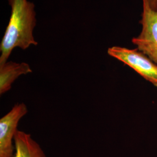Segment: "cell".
I'll use <instances>...</instances> for the list:
<instances>
[{
	"label": "cell",
	"mask_w": 157,
	"mask_h": 157,
	"mask_svg": "<svg viewBox=\"0 0 157 157\" xmlns=\"http://www.w3.org/2000/svg\"><path fill=\"white\" fill-rule=\"evenodd\" d=\"M32 72L30 66L26 62L7 61L0 65V94L10 90L12 83L20 76Z\"/></svg>",
	"instance_id": "5b68a950"
},
{
	"label": "cell",
	"mask_w": 157,
	"mask_h": 157,
	"mask_svg": "<svg viewBox=\"0 0 157 157\" xmlns=\"http://www.w3.org/2000/svg\"><path fill=\"white\" fill-rule=\"evenodd\" d=\"M109 56L132 68L141 76L157 87V64L137 48L113 46L108 49Z\"/></svg>",
	"instance_id": "7a4b0ae2"
},
{
	"label": "cell",
	"mask_w": 157,
	"mask_h": 157,
	"mask_svg": "<svg viewBox=\"0 0 157 157\" xmlns=\"http://www.w3.org/2000/svg\"><path fill=\"white\" fill-rule=\"evenodd\" d=\"M24 103H17L0 119V157H13L15 150L13 141L19 121L28 113Z\"/></svg>",
	"instance_id": "277c9868"
},
{
	"label": "cell",
	"mask_w": 157,
	"mask_h": 157,
	"mask_svg": "<svg viewBox=\"0 0 157 157\" xmlns=\"http://www.w3.org/2000/svg\"><path fill=\"white\" fill-rule=\"evenodd\" d=\"M147 1L151 8L154 10H157V0H147Z\"/></svg>",
	"instance_id": "52a82bcc"
},
{
	"label": "cell",
	"mask_w": 157,
	"mask_h": 157,
	"mask_svg": "<svg viewBox=\"0 0 157 157\" xmlns=\"http://www.w3.org/2000/svg\"><path fill=\"white\" fill-rule=\"evenodd\" d=\"M11 17L0 44V65L8 61L15 48L26 50L37 45L33 36L36 26V12L33 2L28 0H8Z\"/></svg>",
	"instance_id": "6da1fadb"
},
{
	"label": "cell",
	"mask_w": 157,
	"mask_h": 157,
	"mask_svg": "<svg viewBox=\"0 0 157 157\" xmlns=\"http://www.w3.org/2000/svg\"><path fill=\"white\" fill-rule=\"evenodd\" d=\"M14 144L15 153L13 157H46L39 144L25 132L17 131Z\"/></svg>",
	"instance_id": "8992f818"
},
{
	"label": "cell",
	"mask_w": 157,
	"mask_h": 157,
	"mask_svg": "<svg viewBox=\"0 0 157 157\" xmlns=\"http://www.w3.org/2000/svg\"><path fill=\"white\" fill-rule=\"evenodd\" d=\"M140 23V33L132 42L136 48L157 64V10H154L147 0H143V12Z\"/></svg>",
	"instance_id": "3957f363"
}]
</instances>
